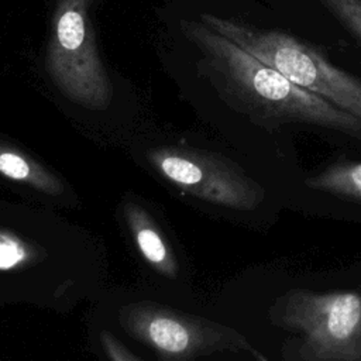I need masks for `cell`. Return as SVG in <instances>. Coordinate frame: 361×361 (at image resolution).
Segmentation results:
<instances>
[{"label":"cell","mask_w":361,"mask_h":361,"mask_svg":"<svg viewBox=\"0 0 361 361\" xmlns=\"http://www.w3.org/2000/svg\"><path fill=\"white\" fill-rule=\"evenodd\" d=\"M0 173L13 180L27 182L47 193H58L61 190V183L51 173L7 148H0Z\"/></svg>","instance_id":"ba28073f"},{"label":"cell","mask_w":361,"mask_h":361,"mask_svg":"<svg viewBox=\"0 0 361 361\" xmlns=\"http://www.w3.org/2000/svg\"><path fill=\"white\" fill-rule=\"evenodd\" d=\"M344 27L361 39V0H319Z\"/></svg>","instance_id":"9c48e42d"},{"label":"cell","mask_w":361,"mask_h":361,"mask_svg":"<svg viewBox=\"0 0 361 361\" xmlns=\"http://www.w3.org/2000/svg\"><path fill=\"white\" fill-rule=\"evenodd\" d=\"M313 190L361 202V161L336 162L305 179Z\"/></svg>","instance_id":"52a82bcc"},{"label":"cell","mask_w":361,"mask_h":361,"mask_svg":"<svg viewBox=\"0 0 361 361\" xmlns=\"http://www.w3.org/2000/svg\"><path fill=\"white\" fill-rule=\"evenodd\" d=\"M94 0H56L48 45V72L75 102L103 109L111 85L97 55L89 11Z\"/></svg>","instance_id":"277c9868"},{"label":"cell","mask_w":361,"mask_h":361,"mask_svg":"<svg viewBox=\"0 0 361 361\" xmlns=\"http://www.w3.org/2000/svg\"><path fill=\"white\" fill-rule=\"evenodd\" d=\"M151 161L183 192L209 203L237 210H254L265 199V189L237 165L200 151L161 149Z\"/></svg>","instance_id":"5b68a950"},{"label":"cell","mask_w":361,"mask_h":361,"mask_svg":"<svg viewBox=\"0 0 361 361\" xmlns=\"http://www.w3.org/2000/svg\"><path fill=\"white\" fill-rule=\"evenodd\" d=\"M200 21L231 39L259 61L361 120V79L333 65L314 47L299 38L209 13Z\"/></svg>","instance_id":"3957f363"},{"label":"cell","mask_w":361,"mask_h":361,"mask_svg":"<svg viewBox=\"0 0 361 361\" xmlns=\"http://www.w3.org/2000/svg\"><path fill=\"white\" fill-rule=\"evenodd\" d=\"M269 320L293 334L286 358L361 361V290L289 289L272 305Z\"/></svg>","instance_id":"7a4b0ae2"},{"label":"cell","mask_w":361,"mask_h":361,"mask_svg":"<svg viewBox=\"0 0 361 361\" xmlns=\"http://www.w3.org/2000/svg\"><path fill=\"white\" fill-rule=\"evenodd\" d=\"M182 30L207 56L224 99L254 124L268 131L310 126L361 140L358 117L299 87L202 21H183Z\"/></svg>","instance_id":"6da1fadb"},{"label":"cell","mask_w":361,"mask_h":361,"mask_svg":"<svg viewBox=\"0 0 361 361\" xmlns=\"http://www.w3.org/2000/svg\"><path fill=\"white\" fill-rule=\"evenodd\" d=\"M102 343L107 355L113 360H138L135 355L128 353L127 348L121 345L110 333H102Z\"/></svg>","instance_id":"8fae6325"},{"label":"cell","mask_w":361,"mask_h":361,"mask_svg":"<svg viewBox=\"0 0 361 361\" xmlns=\"http://www.w3.org/2000/svg\"><path fill=\"white\" fill-rule=\"evenodd\" d=\"M126 213L128 224L134 233L135 243L144 258L159 272L168 276H175L176 264L173 261V257L168 250V245L162 240V235L148 220L145 213L133 206H127Z\"/></svg>","instance_id":"8992f818"},{"label":"cell","mask_w":361,"mask_h":361,"mask_svg":"<svg viewBox=\"0 0 361 361\" xmlns=\"http://www.w3.org/2000/svg\"><path fill=\"white\" fill-rule=\"evenodd\" d=\"M25 258V247L13 235L0 233V269H11Z\"/></svg>","instance_id":"30bf717a"}]
</instances>
